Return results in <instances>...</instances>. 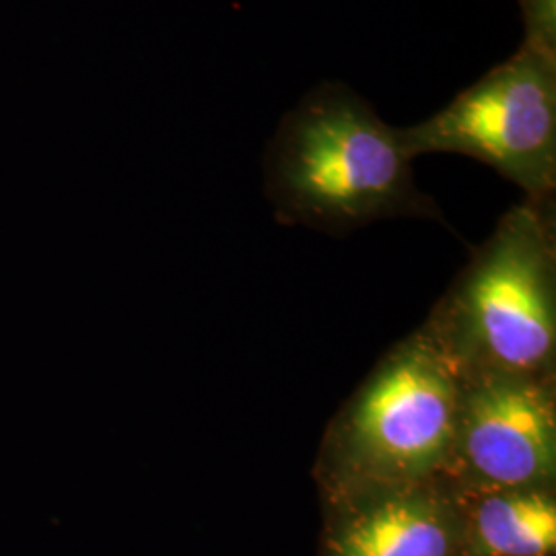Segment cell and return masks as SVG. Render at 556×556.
Returning a JSON list of instances; mask_svg holds the SVG:
<instances>
[{
	"label": "cell",
	"instance_id": "cell-1",
	"mask_svg": "<svg viewBox=\"0 0 556 556\" xmlns=\"http://www.w3.org/2000/svg\"><path fill=\"white\" fill-rule=\"evenodd\" d=\"M402 128L342 83H321L287 112L264 157L266 199L282 225L344 236L376 220L435 219Z\"/></svg>",
	"mask_w": 556,
	"mask_h": 556
},
{
	"label": "cell",
	"instance_id": "cell-2",
	"mask_svg": "<svg viewBox=\"0 0 556 556\" xmlns=\"http://www.w3.org/2000/svg\"><path fill=\"white\" fill-rule=\"evenodd\" d=\"M422 326L459 378H556L555 197L511 206Z\"/></svg>",
	"mask_w": 556,
	"mask_h": 556
},
{
	"label": "cell",
	"instance_id": "cell-3",
	"mask_svg": "<svg viewBox=\"0 0 556 556\" xmlns=\"http://www.w3.org/2000/svg\"><path fill=\"white\" fill-rule=\"evenodd\" d=\"M462 378L420 324L396 342L326 427L314 464L321 497L441 482Z\"/></svg>",
	"mask_w": 556,
	"mask_h": 556
},
{
	"label": "cell",
	"instance_id": "cell-4",
	"mask_svg": "<svg viewBox=\"0 0 556 556\" xmlns=\"http://www.w3.org/2000/svg\"><path fill=\"white\" fill-rule=\"evenodd\" d=\"M417 160L454 153L493 167L526 199L556 190V52L523 41L511 59L457 93L438 114L402 128Z\"/></svg>",
	"mask_w": 556,
	"mask_h": 556
},
{
	"label": "cell",
	"instance_id": "cell-5",
	"mask_svg": "<svg viewBox=\"0 0 556 556\" xmlns=\"http://www.w3.org/2000/svg\"><path fill=\"white\" fill-rule=\"evenodd\" d=\"M443 484L556 486V378H462Z\"/></svg>",
	"mask_w": 556,
	"mask_h": 556
},
{
	"label": "cell",
	"instance_id": "cell-6",
	"mask_svg": "<svg viewBox=\"0 0 556 556\" xmlns=\"http://www.w3.org/2000/svg\"><path fill=\"white\" fill-rule=\"evenodd\" d=\"M321 556H464L456 498L443 482L326 497Z\"/></svg>",
	"mask_w": 556,
	"mask_h": 556
},
{
	"label": "cell",
	"instance_id": "cell-7",
	"mask_svg": "<svg viewBox=\"0 0 556 556\" xmlns=\"http://www.w3.org/2000/svg\"><path fill=\"white\" fill-rule=\"evenodd\" d=\"M450 491L462 519L464 556H555L556 486Z\"/></svg>",
	"mask_w": 556,
	"mask_h": 556
}]
</instances>
